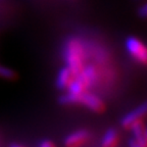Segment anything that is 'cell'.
Masks as SVG:
<instances>
[{
	"mask_svg": "<svg viewBox=\"0 0 147 147\" xmlns=\"http://www.w3.org/2000/svg\"><path fill=\"white\" fill-rule=\"evenodd\" d=\"M0 77L3 79H6V80H13L16 77V71L8 69V67H4L0 65Z\"/></svg>",
	"mask_w": 147,
	"mask_h": 147,
	"instance_id": "9c48e42d",
	"label": "cell"
},
{
	"mask_svg": "<svg viewBox=\"0 0 147 147\" xmlns=\"http://www.w3.org/2000/svg\"><path fill=\"white\" fill-rule=\"evenodd\" d=\"M59 102L61 104H84L95 113H102L105 108L104 102L101 100V98H99L95 94L85 91L81 94L67 93L62 95L59 98Z\"/></svg>",
	"mask_w": 147,
	"mask_h": 147,
	"instance_id": "7a4b0ae2",
	"label": "cell"
},
{
	"mask_svg": "<svg viewBox=\"0 0 147 147\" xmlns=\"http://www.w3.org/2000/svg\"><path fill=\"white\" fill-rule=\"evenodd\" d=\"M63 56L67 67H69L73 76L78 75L85 62V48L82 41L76 37L69 38L64 44Z\"/></svg>",
	"mask_w": 147,
	"mask_h": 147,
	"instance_id": "6da1fadb",
	"label": "cell"
},
{
	"mask_svg": "<svg viewBox=\"0 0 147 147\" xmlns=\"http://www.w3.org/2000/svg\"><path fill=\"white\" fill-rule=\"evenodd\" d=\"M139 16L141 18H145L147 16V8H146V5H142V6L139 8Z\"/></svg>",
	"mask_w": 147,
	"mask_h": 147,
	"instance_id": "30bf717a",
	"label": "cell"
},
{
	"mask_svg": "<svg viewBox=\"0 0 147 147\" xmlns=\"http://www.w3.org/2000/svg\"><path fill=\"white\" fill-rule=\"evenodd\" d=\"M119 141V134L115 129H109L104 134L101 144L102 147H115Z\"/></svg>",
	"mask_w": 147,
	"mask_h": 147,
	"instance_id": "ba28073f",
	"label": "cell"
},
{
	"mask_svg": "<svg viewBox=\"0 0 147 147\" xmlns=\"http://www.w3.org/2000/svg\"><path fill=\"white\" fill-rule=\"evenodd\" d=\"M89 139V133L86 130H79L69 134L64 139V144L67 147H80Z\"/></svg>",
	"mask_w": 147,
	"mask_h": 147,
	"instance_id": "5b68a950",
	"label": "cell"
},
{
	"mask_svg": "<svg viewBox=\"0 0 147 147\" xmlns=\"http://www.w3.org/2000/svg\"><path fill=\"white\" fill-rule=\"evenodd\" d=\"M126 48L132 57L142 64L146 63L147 53L145 45L135 37H129L126 40Z\"/></svg>",
	"mask_w": 147,
	"mask_h": 147,
	"instance_id": "3957f363",
	"label": "cell"
},
{
	"mask_svg": "<svg viewBox=\"0 0 147 147\" xmlns=\"http://www.w3.org/2000/svg\"><path fill=\"white\" fill-rule=\"evenodd\" d=\"M129 145H130V147H143V146H141L134 138H132L131 140L129 141Z\"/></svg>",
	"mask_w": 147,
	"mask_h": 147,
	"instance_id": "7c38bea8",
	"label": "cell"
},
{
	"mask_svg": "<svg viewBox=\"0 0 147 147\" xmlns=\"http://www.w3.org/2000/svg\"><path fill=\"white\" fill-rule=\"evenodd\" d=\"M146 113V104L143 103L142 105H140L139 107H137L136 109H134L133 111L129 113L128 115H126L122 119V126L125 129H130L133 124H135L138 121H141L142 117Z\"/></svg>",
	"mask_w": 147,
	"mask_h": 147,
	"instance_id": "277c9868",
	"label": "cell"
},
{
	"mask_svg": "<svg viewBox=\"0 0 147 147\" xmlns=\"http://www.w3.org/2000/svg\"><path fill=\"white\" fill-rule=\"evenodd\" d=\"M11 147H23V146H21V145H18V144H12Z\"/></svg>",
	"mask_w": 147,
	"mask_h": 147,
	"instance_id": "4fadbf2b",
	"label": "cell"
},
{
	"mask_svg": "<svg viewBox=\"0 0 147 147\" xmlns=\"http://www.w3.org/2000/svg\"><path fill=\"white\" fill-rule=\"evenodd\" d=\"M133 132L134 139L137 141L141 146L146 147V129H145L144 124L142 123V119L141 121H138L135 124H133L130 128Z\"/></svg>",
	"mask_w": 147,
	"mask_h": 147,
	"instance_id": "8992f818",
	"label": "cell"
},
{
	"mask_svg": "<svg viewBox=\"0 0 147 147\" xmlns=\"http://www.w3.org/2000/svg\"><path fill=\"white\" fill-rule=\"evenodd\" d=\"M73 74L69 69V67H62L57 74V78H56V86L60 90H63L67 87L71 80L73 79Z\"/></svg>",
	"mask_w": 147,
	"mask_h": 147,
	"instance_id": "52a82bcc",
	"label": "cell"
},
{
	"mask_svg": "<svg viewBox=\"0 0 147 147\" xmlns=\"http://www.w3.org/2000/svg\"><path fill=\"white\" fill-rule=\"evenodd\" d=\"M39 147H55V146H54V144L51 142V141L44 140L43 142H41V144H40Z\"/></svg>",
	"mask_w": 147,
	"mask_h": 147,
	"instance_id": "8fae6325",
	"label": "cell"
}]
</instances>
